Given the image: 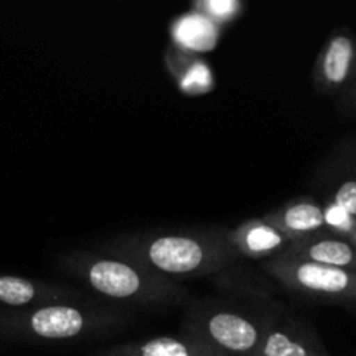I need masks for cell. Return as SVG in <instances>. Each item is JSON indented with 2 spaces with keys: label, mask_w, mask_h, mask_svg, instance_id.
<instances>
[{
  "label": "cell",
  "mask_w": 356,
  "mask_h": 356,
  "mask_svg": "<svg viewBox=\"0 0 356 356\" xmlns=\"http://www.w3.org/2000/svg\"><path fill=\"white\" fill-rule=\"evenodd\" d=\"M226 233L228 229L134 233L115 238L106 250L174 282L205 278L229 270L238 259Z\"/></svg>",
  "instance_id": "cell-1"
},
{
  "label": "cell",
  "mask_w": 356,
  "mask_h": 356,
  "mask_svg": "<svg viewBox=\"0 0 356 356\" xmlns=\"http://www.w3.org/2000/svg\"><path fill=\"white\" fill-rule=\"evenodd\" d=\"M61 266L92 294L122 305L167 306L186 298V289L170 278L110 250H73Z\"/></svg>",
  "instance_id": "cell-2"
},
{
  "label": "cell",
  "mask_w": 356,
  "mask_h": 356,
  "mask_svg": "<svg viewBox=\"0 0 356 356\" xmlns=\"http://www.w3.org/2000/svg\"><path fill=\"white\" fill-rule=\"evenodd\" d=\"M122 322L115 309L80 301H59L24 312H0V332L17 341L66 343L111 329Z\"/></svg>",
  "instance_id": "cell-3"
},
{
  "label": "cell",
  "mask_w": 356,
  "mask_h": 356,
  "mask_svg": "<svg viewBox=\"0 0 356 356\" xmlns=\"http://www.w3.org/2000/svg\"><path fill=\"white\" fill-rule=\"evenodd\" d=\"M266 322L236 306L202 302L186 313L183 332L219 356H257Z\"/></svg>",
  "instance_id": "cell-4"
},
{
  "label": "cell",
  "mask_w": 356,
  "mask_h": 356,
  "mask_svg": "<svg viewBox=\"0 0 356 356\" xmlns=\"http://www.w3.org/2000/svg\"><path fill=\"white\" fill-rule=\"evenodd\" d=\"M261 268L280 287L299 298L343 302V305L356 302L355 271L306 263L285 254L263 261Z\"/></svg>",
  "instance_id": "cell-5"
},
{
  "label": "cell",
  "mask_w": 356,
  "mask_h": 356,
  "mask_svg": "<svg viewBox=\"0 0 356 356\" xmlns=\"http://www.w3.org/2000/svg\"><path fill=\"white\" fill-rule=\"evenodd\" d=\"M356 76V37L341 26L330 33L313 65V87L323 96H341Z\"/></svg>",
  "instance_id": "cell-6"
},
{
  "label": "cell",
  "mask_w": 356,
  "mask_h": 356,
  "mask_svg": "<svg viewBox=\"0 0 356 356\" xmlns=\"http://www.w3.org/2000/svg\"><path fill=\"white\" fill-rule=\"evenodd\" d=\"M257 356H330L318 334L292 315L268 316Z\"/></svg>",
  "instance_id": "cell-7"
},
{
  "label": "cell",
  "mask_w": 356,
  "mask_h": 356,
  "mask_svg": "<svg viewBox=\"0 0 356 356\" xmlns=\"http://www.w3.org/2000/svg\"><path fill=\"white\" fill-rule=\"evenodd\" d=\"M316 183L325 186L327 200L356 218V141L346 139L325 159L316 172Z\"/></svg>",
  "instance_id": "cell-8"
},
{
  "label": "cell",
  "mask_w": 356,
  "mask_h": 356,
  "mask_svg": "<svg viewBox=\"0 0 356 356\" xmlns=\"http://www.w3.org/2000/svg\"><path fill=\"white\" fill-rule=\"evenodd\" d=\"M59 301H80V294L61 284L0 273V306L6 312H24Z\"/></svg>",
  "instance_id": "cell-9"
},
{
  "label": "cell",
  "mask_w": 356,
  "mask_h": 356,
  "mask_svg": "<svg viewBox=\"0 0 356 356\" xmlns=\"http://www.w3.org/2000/svg\"><path fill=\"white\" fill-rule=\"evenodd\" d=\"M226 236L236 257L247 259H273L285 254L291 245V240L263 218L242 221L233 229H228Z\"/></svg>",
  "instance_id": "cell-10"
},
{
  "label": "cell",
  "mask_w": 356,
  "mask_h": 356,
  "mask_svg": "<svg viewBox=\"0 0 356 356\" xmlns=\"http://www.w3.org/2000/svg\"><path fill=\"white\" fill-rule=\"evenodd\" d=\"M285 256L356 273V247L351 243V240L327 232V229L292 242L285 250Z\"/></svg>",
  "instance_id": "cell-11"
},
{
  "label": "cell",
  "mask_w": 356,
  "mask_h": 356,
  "mask_svg": "<svg viewBox=\"0 0 356 356\" xmlns=\"http://www.w3.org/2000/svg\"><path fill=\"white\" fill-rule=\"evenodd\" d=\"M263 219L273 225L278 232L284 233L291 240V243L325 229L322 202L309 195L285 202L280 207L264 214Z\"/></svg>",
  "instance_id": "cell-12"
},
{
  "label": "cell",
  "mask_w": 356,
  "mask_h": 356,
  "mask_svg": "<svg viewBox=\"0 0 356 356\" xmlns=\"http://www.w3.org/2000/svg\"><path fill=\"white\" fill-rule=\"evenodd\" d=\"M163 65L179 92L184 96H205L216 89V75L204 56L167 45L163 51Z\"/></svg>",
  "instance_id": "cell-13"
},
{
  "label": "cell",
  "mask_w": 356,
  "mask_h": 356,
  "mask_svg": "<svg viewBox=\"0 0 356 356\" xmlns=\"http://www.w3.org/2000/svg\"><path fill=\"white\" fill-rule=\"evenodd\" d=\"M90 356H219L188 334L159 336L145 341L115 344Z\"/></svg>",
  "instance_id": "cell-14"
},
{
  "label": "cell",
  "mask_w": 356,
  "mask_h": 356,
  "mask_svg": "<svg viewBox=\"0 0 356 356\" xmlns=\"http://www.w3.org/2000/svg\"><path fill=\"white\" fill-rule=\"evenodd\" d=\"M221 31L222 28L209 21L207 17L190 10V13L177 16L170 23L169 33L170 40H172L170 45L181 49V51L202 56L218 47L219 40H221Z\"/></svg>",
  "instance_id": "cell-15"
},
{
  "label": "cell",
  "mask_w": 356,
  "mask_h": 356,
  "mask_svg": "<svg viewBox=\"0 0 356 356\" xmlns=\"http://www.w3.org/2000/svg\"><path fill=\"white\" fill-rule=\"evenodd\" d=\"M191 10L207 17L219 28H226L243 16L245 6L240 0H195Z\"/></svg>",
  "instance_id": "cell-16"
},
{
  "label": "cell",
  "mask_w": 356,
  "mask_h": 356,
  "mask_svg": "<svg viewBox=\"0 0 356 356\" xmlns=\"http://www.w3.org/2000/svg\"><path fill=\"white\" fill-rule=\"evenodd\" d=\"M323 209V222H325V229L330 233H336V235L344 236V238L350 240V236L353 235L356 229V218L351 216L350 212L344 211L343 207H339L334 202L325 200L322 204Z\"/></svg>",
  "instance_id": "cell-17"
},
{
  "label": "cell",
  "mask_w": 356,
  "mask_h": 356,
  "mask_svg": "<svg viewBox=\"0 0 356 356\" xmlns=\"http://www.w3.org/2000/svg\"><path fill=\"white\" fill-rule=\"evenodd\" d=\"M339 110L341 113L356 117V76L351 86L339 96Z\"/></svg>",
  "instance_id": "cell-18"
},
{
  "label": "cell",
  "mask_w": 356,
  "mask_h": 356,
  "mask_svg": "<svg viewBox=\"0 0 356 356\" xmlns=\"http://www.w3.org/2000/svg\"><path fill=\"white\" fill-rule=\"evenodd\" d=\"M350 240H351V243H353V245L356 247V229H355V232H353V235L350 236Z\"/></svg>",
  "instance_id": "cell-19"
},
{
  "label": "cell",
  "mask_w": 356,
  "mask_h": 356,
  "mask_svg": "<svg viewBox=\"0 0 356 356\" xmlns=\"http://www.w3.org/2000/svg\"><path fill=\"white\" fill-rule=\"evenodd\" d=\"M351 306H353V309H355V313H356V302H353V305H351Z\"/></svg>",
  "instance_id": "cell-20"
}]
</instances>
